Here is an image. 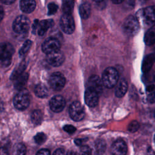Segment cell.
Here are the masks:
<instances>
[{
	"instance_id": "cell-46",
	"label": "cell",
	"mask_w": 155,
	"mask_h": 155,
	"mask_svg": "<svg viewBox=\"0 0 155 155\" xmlns=\"http://www.w3.org/2000/svg\"><path fill=\"white\" fill-rule=\"evenodd\" d=\"M3 110V103L2 101H0V111Z\"/></svg>"
},
{
	"instance_id": "cell-22",
	"label": "cell",
	"mask_w": 155,
	"mask_h": 155,
	"mask_svg": "<svg viewBox=\"0 0 155 155\" xmlns=\"http://www.w3.org/2000/svg\"><path fill=\"white\" fill-rule=\"evenodd\" d=\"M144 41L147 45L154 44L155 41V29L153 25L146 33L144 38Z\"/></svg>"
},
{
	"instance_id": "cell-6",
	"label": "cell",
	"mask_w": 155,
	"mask_h": 155,
	"mask_svg": "<svg viewBox=\"0 0 155 155\" xmlns=\"http://www.w3.org/2000/svg\"><path fill=\"white\" fill-rule=\"evenodd\" d=\"M15 52L13 45L8 42L0 43V60L9 64L11 62L12 56Z\"/></svg>"
},
{
	"instance_id": "cell-29",
	"label": "cell",
	"mask_w": 155,
	"mask_h": 155,
	"mask_svg": "<svg viewBox=\"0 0 155 155\" xmlns=\"http://www.w3.org/2000/svg\"><path fill=\"white\" fill-rule=\"evenodd\" d=\"M31 44H32V42L30 40H27L26 41H25V42L24 43V44L22 45V47L21 48L19 51V54L21 57L24 56L27 53V51L31 47Z\"/></svg>"
},
{
	"instance_id": "cell-13",
	"label": "cell",
	"mask_w": 155,
	"mask_h": 155,
	"mask_svg": "<svg viewBox=\"0 0 155 155\" xmlns=\"http://www.w3.org/2000/svg\"><path fill=\"white\" fill-rule=\"evenodd\" d=\"M87 88L94 91L99 96L102 91V82L100 78L96 75L90 76L88 80Z\"/></svg>"
},
{
	"instance_id": "cell-5",
	"label": "cell",
	"mask_w": 155,
	"mask_h": 155,
	"mask_svg": "<svg viewBox=\"0 0 155 155\" xmlns=\"http://www.w3.org/2000/svg\"><path fill=\"white\" fill-rule=\"evenodd\" d=\"M122 28L124 31L127 35L133 36L136 35L139 30V22L136 17L129 16L125 20Z\"/></svg>"
},
{
	"instance_id": "cell-19",
	"label": "cell",
	"mask_w": 155,
	"mask_h": 155,
	"mask_svg": "<svg viewBox=\"0 0 155 155\" xmlns=\"http://www.w3.org/2000/svg\"><path fill=\"white\" fill-rule=\"evenodd\" d=\"M127 90L128 83L126 80L122 79L120 80L117 84L115 90V94L117 97H122L125 94Z\"/></svg>"
},
{
	"instance_id": "cell-10",
	"label": "cell",
	"mask_w": 155,
	"mask_h": 155,
	"mask_svg": "<svg viewBox=\"0 0 155 155\" xmlns=\"http://www.w3.org/2000/svg\"><path fill=\"white\" fill-rule=\"evenodd\" d=\"M60 47V42L58 39L53 37H50L46 39L42 45V50L43 52L46 54L58 50H59Z\"/></svg>"
},
{
	"instance_id": "cell-39",
	"label": "cell",
	"mask_w": 155,
	"mask_h": 155,
	"mask_svg": "<svg viewBox=\"0 0 155 155\" xmlns=\"http://www.w3.org/2000/svg\"><path fill=\"white\" fill-rule=\"evenodd\" d=\"M148 101L150 103H153L154 102V92L149 93L148 95Z\"/></svg>"
},
{
	"instance_id": "cell-18",
	"label": "cell",
	"mask_w": 155,
	"mask_h": 155,
	"mask_svg": "<svg viewBox=\"0 0 155 155\" xmlns=\"http://www.w3.org/2000/svg\"><path fill=\"white\" fill-rule=\"evenodd\" d=\"M28 79V74L27 73L24 72L14 81V87L16 90H21L24 89V86L25 85L27 80Z\"/></svg>"
},
{
	"instance_id": "cell-7",
	"label": "cell",
	"mask_w": 155,
	"mask_h": 155,
	"mask_svg": "<svg viewBox=\"0 0 155 155\" xmlns=\"http://www.w3.org/2000/svg\"><path fill=\"white\" fill-rule=\"evenodd\" d=\"M69 114L74 121H80L85 116V111L81 103L78 101L73 102L69 107Z\"/></svg>"
},
{
	"instance_id": "cell-14",
	"label": "cell",
	"mask_w": 155,
	"mask_h": 155,
	"mask_svg": "<svg viewBox=\"0 0 155 155\" xmlns=\"http://www.w3.org/2000/svg\"><path fill=\"white\" fill-rule=\"evenodd\" d=\"M127 147L125 142L121 139L116 140L111 148V155H126Z\"/></svg>"
},
{
	"instance_id": "cell-40",
	"label": "cell",
	"mask_w": 155,
	"mask_h": 155,
	"mask_svg": "<svg viewBox=\"0 0 155 155\" xmlns=\"http://www.w3.org/2000/svg\"><path fill=\"white\" fill-rule=\"evenodd\" d=\"M0 155H9L8 150L4 147L0 148Z\"/></svg>"
},
{
	"instance_id": "cell-17",
	"label": "cell",
	"mask_w": 155,
	"mask_h": 155,
	"mask_svg": "<svg viewBox=\"0 0 155 155\" xmlns=\"http://www.w3.org/2000/svg\"><path fill=\"white\" fill-rule=\"evenodd\" d=\"M19 6L23 12L29 13L35 10L36 2L35 0H21Z\"/></svg>"
},
{
	"instance_id": "cell-32",
	"label": "cell",
	"mask_w": 155,
	"mask_h": 155,
	"mask_svg": "<svg viewBox=\"0 0 155 155\" xmlns=\"http://www.w3.org/2000/svg\"><path fill=\"white\" fill-rule=\"evenodd\" d=\"M58 6L54 2H51L48 4V15H52L57 12Z\"/></svg>"
},
{
	"instance_id": "cell-37",
	"label": "cell",
	"mask_w": 155,
	"mask_h": 155,
	"mask_svg": "<svg viewBox=\"0 0 155 155\" xmlns=\"http://www.w3.org/2000/svg\"><path fill=\"white\" fill-rule=\"evenodd\" d=\"M87 139L85 138V139H76L74 140V143H76V145H82L84 142H85L87 141Z\"/></svg>"
},
{
	"instance_id": "cell-9",
	"label": "cell",
	"mask_w": 155,
	"mask_h": 155,
	"mask_svg": "<svg viewBox=\"0 0 155 155\" xmlns=\"http://www.w3.org/2000/svg\"><path fill=\"white\" fill-rule=\"evenodd\" d=\"M50 87L54 90L59 91L63 88L65 84V78L60 72L53 73L49 79Z\"/></svg>"
},
{
	"instance_id": "cell-4",
	"label": "cell",
	"mask_w": 155,
	"mask_h": 155,
	"mask_svg": "<svg viewBox=\"0 0 155 155\" xmlns=\"http://www.w3.org/2000/svg\"><path fill=\"white\" fill-rule=\"evenodd\" d=\"M30 102V94L27 90L22 89L19 90L13 99V104L15 107L19 110H24L26 109Z\"/></svg>"
},
{
	"instance_id": "cell-8",
	"label": "cell",
	"mask_w": 155,
	"mask_h": 155,
	"mask_svg": "<svg viewBox=\"0 0 155 155\" xmlns=\"http://www.w3.org/2000/svg\"><path fill=\"white\" fill-rule=\"evenodd\" d=\"M60 26L63 31L67 34H71L74 31V21L71 14L64 13L60 19Z\"/></svg>"
},
{
	"instance_id": "cell-16",
	"label": "cell",
	"mask_w": 155,
	"mask_h": 155,
	"mask_svg": "<svg viewBox=\"0 0 155 155\" xmlns=\"http://www.w3.org/2000/svg\"><path fill=\"white\" fill-rule=\"evenodd\" d=\"M54 24V22L52 19H46L41 21V22H39L36 31L38 32V34L39 36L44 35L47 30L52 27Z\"/></svg>"
},
{
	"instance_id": "cell-27",
	"label": "cell",
	"mask_w": 155,
	"mask_h": 155,
	"mask_svg": "<svg viewBox=\"0 0 155 155\" xmlns=\"http://www.w3.org/2000/svg\"><path fill=\"white\" fill-rule=\"evenodd\" d=\"M43 118V114L39 110H34L31 114V119L32 122L35 125H39L41 123Z\"/></svg>"
},
{
	"instance_id": "cell-38",
	"label": "cell",
	"mask_w": 155,
	"mask_h": 155,
	"mask_svg": "<svg viewBox=\"0 0 155 155\" xmlns=\"http://www.w3.org/2000/svg\"><path fill=\"white\" fill-rule=\"evenodd\" d=\"M39 21L38 19H36L34 21V22H33V24L32 25V31H33V33H36V30H37V27H38V24H39Z\"/></svg>"
},
{
	"instance_id": "cell-31",
	"label": "cell",
	"mask_w": 155,
	"mask_h": 155,
	"mask_svg": "<svg viewBox=\"0 0 155 155\" xmlns=\"http://www.w3.org/2000/svg\"><path fill=\"white\" fill-rule=\"evenodd\" d=\"M139 128V124L138 122L134 120L132 121L128 125V130L131 133H134L137 131V130Z\"/></svg>"
},
{
	"instance_id": "cell-45",
	"label": "cell",
	"mask_w": 155,
	"mask_h": 155,
	"mask_svg": "<svg viewBox=\"0 0 155 155\" xmlns=\"http://www.w3.org/2000/svg\"><path fill=\"white\" fill-rule=\"evenodd\" d=\"M67 155H77L76 153L74 151H69L67 153Z\"/></svg>"
},
{
	"instance_id": "cell-43",
	"label": "cell",
	"mask_w": 155,
	"mask_h": 155,
	"mask_svg": "<svg viewBox=\"0 0 155 155\" xmlns=\"http://www.w3.org/2000/svg\"><path fill=\"white\" fill-rule=\"evenodd\" d=\"M148 155H154V153L151 147L149 148L148 151Z\"/></svg>"
},
{
	"instance_id": "cell-23",
	"label": "cell",
	"mask_w": 155,
	"mask_h": 155,
	"mask_svg": "<svg viewBox=\"0 0 155 155\" xmlns=\"http://www.w3.org/2000/svg\"><path fill=\"white\" fill-rule=\"evenodd\" d=\"M34 92L36 96L44 98L47 96L48 95V90L45 85L42 84H39L36 85L35 87Z\"/></svg>"
},
{
	"instance_id": "cell-48",
	"label": "cell",
	"mask_w": 155,
	"mask_h": 155,
	"mask_svg": "<svg viewBox=\"0 0 155 155\" xmlns=\"http://www.w3.org/2000/svg\"><path fill=\"white\" fill-rule=\"evenodd\" d=\"M140 1H146L147 0H140Z\"/></svg>"
},
{
	"instance_id": "cell-20",
	"label": "cell",
	"mask_w": 155,
	"mask_h": 155,
	"mask_svg": "<svg viewBox=\"0 0 155 155\" xmlns=\"http://www.w3.org/2000/svg\"><path fill=\"white\" fill-rule=\"evenodd\" d=\"M154 62V54L153 53L147 55L143 59L142 66V70L147 73L150 70Z\"/></svg>"
},
{
	"instance_id": "cell-1",
	"label": "cell",
	"mask_w": 155,
	"mask_h": 155,
	"mask_svg": "<svg viewBox=\"0 0 155 155\" xmlns=\"http://www.w3.org/2000/svg\"><path fill=\"white\" fill-rule=\"evenodd\" d=\"M119 79L117 70L114 67H108L103 72L102 76V84L107 88H111L114 87Z\"/></svg>"
},
{
	"instance_id": "cell-12",
	"label": "cell",
	"mask_w": 155,
	"mask_h": 155,
	"mask_svg": "<svg viewBox=\"0 0 155 155\" xmlns=\"http://www.w3.org/2000/svg\"><path fill=\"white\" fill-rule=\"evenodd\" d=\"M49 105L53 111L59 113L64 108L65 106V100L62 96H54L50 99Z\"/></svg>"
},
{
	"instance_id": "cell-25",
	"label": "cell",
	"mask_w": 155,
	"mask_h": 155,
	"mask_svg": "<svg viewBox=\"0 0 155 155\" xmlns=\"http://www.w3.org/2000/svg\"><path fill=\"white\" fill-rule=\"evenodd\" d=\"M74 0H62V10L65 14H71L74 7Z\"/></svg>"
},
{
	"instance_id": "cell-35",
	"label": "cell",
	"mask_w": 155,
	"mask_h": 155,
	"mask_svg": "<svg viewBox=\"0 0 155 155\" xmlns=\"http://www.w3.org/2000/svg\"><path fill=\"white\" fill-rule=\"evenodd\" d=\"M36 155H50V152L48 149H41L38 151Z\"/></svg>"
},
{
	"instance_id": "cell-34",
	"label": "cell",
	"mask_w": 155,
	"mask_h": 155,
	"mask_svg": "<svg viewBox=\"0 0 155 155\" xmlns=\"http://www.w3.org/2000/svg\"><path fill=\"white\" fill-rule=\"evenodd\" d=\"M63 129L64 130V131H65L67 133L69 134H73L76 131V128L71 125H65Z\"/></svg>"
},
{
	"instance_id": "cell-26",
	"label": "cell",
	"mask_w": 155,
	"mask_h": 155,
	"mask_svg": "<svg viewBox=\"0 0 155 155\" xmlns=\"http://www.w3.org/2000/svg\"><path fill=\"white\" fill-rule=\"evenodd\" d=\"M95 152L98 155L102 154L106 149V143L102 139H98L96 141L94 144Z\"/></svg>"
},
{
	"instance_id": "cell-21",
	"label": "cell",
	"mask_w": 155,
	"mask_h": 155,
	"mask_svg": "<svg viewBox=\"0 0 155 155\" xmlns=\"http://www.w3.org/2000/svg\"><path fill=\"white\" fill-rule=\"evenodd\" d=\"M79 14L82 18L87 19L91 13V6L88 2H83L79 7Z\"/></svg>"
},
{
	"instance_id": "cell-44",
	"label": "cell",
	"mask_w": 155,
	"mask_h": 155,
	"mask_svg": "<svg viewBox=\"0 0 155 155\" xmlns=\"http://www.w3.org/2000/svg\"><path fill=\"white\" fill-rule=\"evenodd\" d=\"M124 0H111V1L114 4H120L122 3Z\"/></svg>"
},
{
	"instance_id": "cell-3",
	"label": "cell",
	"mask_w": 155,
	"mask_h": 155,
	"mask_svg": "<svg viewBox=\"0 0 155 155\" xmlns=\"http://www.w3.org/2000/svg\"><path fill=\"white\" fill-rule=\"evenodd\" d=\"M136 19L140 21L143 25L153 26L154 23V6L148 7L144 9L138 11L136 15Z\"/></svg>"
},
{
	"instance_id": "cell-30",
	"label": "cell",
	"mask_w": 155,
	"mask_h": 155,
	"mask_svg": "<svg viewBox=\"0 0 155 155\" xmlns=\"http://www.w3.org/2000/svg\"><path fill=\"white\" fill-rule=\"evenodd\" d=\"M34 140L36 143L41 145L45 142V140H47V136L45 135V133L42 132H40L37 133L35 136Z\"/></svg>"
},
{
	"instance_id": "cell-36",
	"label": "cell",
	"mask_w": 155,
	"mask_h": 155,
	"mask_svg": "<svg viewBox=\"0 0 155 155\" xmlns=\"http://www.w3.org/2000/svg\"><path fill=\"white\" fill-rule=\"evenodd\" d=\"M53 155H67V153L62 148H58L54 151Z\"/></svg>"
},
{
	"instance_id": "cell-33",
	"label": "cell",
	"mask_w": 155,
	"mask_h": 155,
	"mask_svg": "<svg viewBox=\"0 0 155 155\" xmlns=\"http://www.w3.org/2000/svg\"><path fill=\"white\" fill-rule=\"evenodd\" d=\"M79 155H91V150L87 145H83L80 148Z\"/></svg>"
},
{
	"instance_id": "cell-2",
	"label": "cell",
	"mask_w": 155,
	"mask_h": 155,
	"mask_svg": "<svg viewBox=\"0 0 155 155\" xmlns=\"http://www.w3.org/2000/svg\"><path fill=\"white\" fill-rule=\"evenodd\" d=\"M30 26L28 18L24 15L17 17L13 23V31L22 38H25L28 33Z\"/></svg>"
},
{
	"instance_id": "cell-11",
	"label": "cell",
	"mask_w": 155,
	"mask_h": 155,
	"mask_svg": "<svg viewBox=\"0 0 155 155\" xmlns=\"http://www.w3.org/2000/svg\"><path fill=\"white\" fill-rule=\"evenodd\" d=\"M47 62L53 67L60 66L64 61V56L63 53L60 50H56L47 54Z\"/></svg>"
},
{
	"instance_id": "cell-42",
	"label": "cell",
	"mask_w": 155,
	"mask_h": 155,
	"mask_svg": "<svg viewBox=\"0 0 155 155\" xmlns=\"http://www.w3.org/2000/svg\"><path fill=\"white\" fill-rule=\"evenodd\" d=\"M4 10L2 8V7L1 6H0V21L2 19L3 17H4Z\"/></svg>"
},
{
	"instance_id": "cell-47",
	"label": "cell",
	"mask_w": 155,
	"mask_h": 155,
	"mask_svg": "<svg viewBox=\"0 0 155 155\" xmlns=\"http://www.w3.org/2000/svg\"><path fill=\"white\" fill-rule=\"evenodd\" d=\"M94 1H95V2H102L104 0H93Z\"/></svg>"
},
{
	"instance_id": "cell-15",
	"label": "cell",
	"mask_w": 155,
	"mask_h": 155,
	"mask_svg": "<svg viewBox=\"0 0 155 155\" xmlns=\"http://www.w3.org/2000/svg\"><path fill=\"white\" fill-rule=\"evenodd\" d=\"M85 102L90 107H94L97 105L99 101V95L94 91L87 88L84 95Z\"/></svg>"
},
{
	"instance_id": "cell-24",
	"label": "cell",
	"mask_w": 155,
	"mask_h": 155,
	"mask_svg": "<svg viewBox=\"0 0 155 155\" xmlns=\"http://www.w3.org/2000/svg\"><path fill=\"white\" fill-rule=\"evenodd\" d=\"M26 67H27V62L25 61L24 60L19 64L18 67L16 69H15L13 72L12 73L11 76H10L11 80L14 81L19 76H20L21 74H22L24 73V70H25Z\"/></svg>"
},
{
	"instance_id": "cell-41",
	"label": "cell",
	"mask_w": 155,
	"mask_h": 155,
	"mask_svg": "<svg viewBox=\"0 0 155 155\" xmlns=\"http://www.w3.org/2000/svg\"><path fill=\"white\" fill-rule=\"evenodd\" d=\"M16 0H1V1L4 4H6V5H9V4H11L12 3H13Z\"/></svg>"
},
{
	"instance_id": "cell-28",
	"label": "cell",
	"mask_w": 155,
	"mask_h": 155,
	"mask_svg": "<svg viewBox=\"0 0 155 155\" xmlns=\"http://www.w3.org/2000/svg\"><path fill=\"white\" fill-rule=\"evenodd\" d=\"M14 155H25L26 154V147L21 143H18L15 145L13 151Z\"/></svg>"
}]
</instances>
